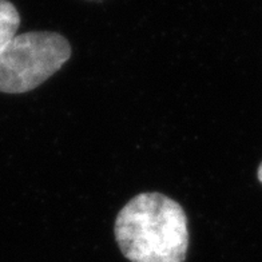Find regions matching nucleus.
<instances>
[{"label":"nucleus","mask_w":262,"mask_h":262,"mask_svg":"<svg viewBox=\"0 0 262 262\" xmlns=\"http://www.w3.org/2000/svg\"><path fill=\"white\" fill-rule=\"evenodd\" d=\"M115 239L131 262H185L189 248L186 214L159 193L134 196L119 211Z\"/></svg>","instance_id":"obj_1"},{"label":"nucleus","mask_w":262,"mask_h":262,"mask_svg":"<svg viewBox=\"0 0 262 262\" xmlns=\"http://www.w3.org/2000/svg\"><path fill=\"white\" fill-rule=\"evenodd\" d=\"M71 56V47L55 32L15 36L0 52V91L21 94L40 86Z\"/></svg>","instance_id":"obj_2"},{"label":"nucleus","mask_w":262,"mask_h":262,"mask_svg":"<svg viewBox=\"0 0 262 262\" xmlns=\"http://www.w3.org/2000/svg\"><path fill=\"white\" fill-rule=\"evenodd\" d=\"M20 16L15 6L8 0H0V52L16 36Z\"/></svg>","instance_id":"obj_3"},{"label":"nucleus","mask_w":262,"mask_h":262,"mask_svg":"<svg viewBox=\"0 0 262 262\" xmlns=\"http://www.w3.org/2000/svg\"><path fill=\"white\" fill-rule=\"evenodd\" d=\"M258 180L262 182V163L259 165V169H258Z\"/></svg>","instance_id":"obj_4"}]
</instances>
